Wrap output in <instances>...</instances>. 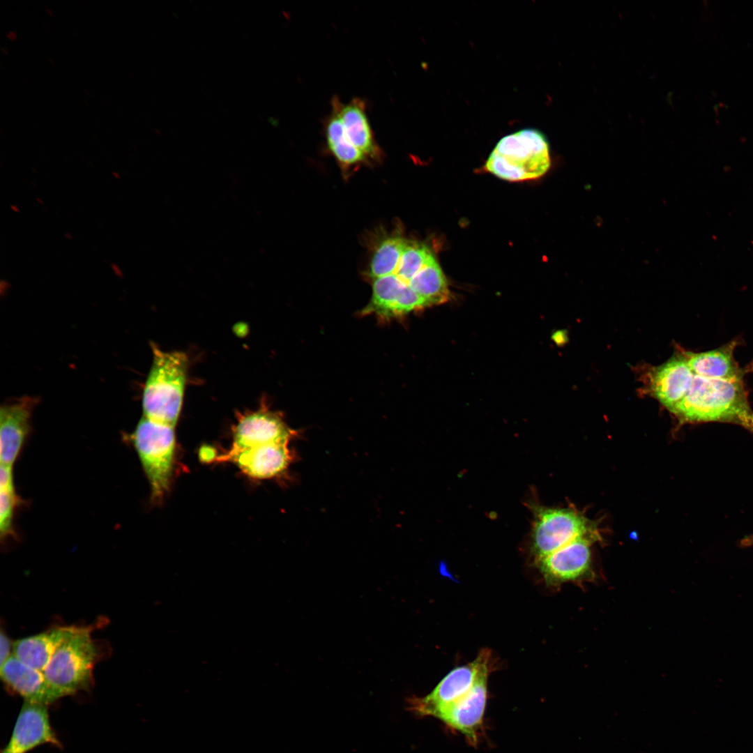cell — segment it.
Masks as SVG:
<instances>
[{
    "mask_svg": "<svg viewBox=\"0 0 753 753\" xmlns=\"http://www.w3.org/2000/svg\"><path fill=\"white\" fill-rule=\"evenodd\" d=\"M295 434L280 414L263 402L257 409L240 416L233 430L231 447L215 459L234 463L252 478H271L284 469L289 458L288 444Z\"/></svg>",
    "mask_w": 753,
    "mask_h": 753,
    "instance_id": "6da1fadb",
    "label": "cell"
},
{
    "mask_svg": "<svg viewBox=\"0 0 753 753\" xmlns=\"http://www.w3.org/2000/svg\"><path fill=\"white\" fill-rule=\"evenodd\" d=\"M670 411L683 423H727L753 432V410L743 378L716 379L694 374L687 395Z\"/></svg>",
    "mask_w": 753,
    "mask_h": 753,
    "instance_id": "7a4b0ae2",
    "label": "cell"
},
{
    "mask_svg": "<svg viewBox=\"0 0 753 753\" xmlns=\"http://www.w3.org/2000/svg\"><path fill=\"white\" fill-rule=\"evenodd\" d=\"M153 360L142 395L144 416L176 426L183 406L189 359L152 344Z\"/></svg>",
    "mask_w": 753,
    "mask_h": 753,
    "instance_id": "3957f363",
    "label": "cell"
},
{
    "mask_svg": "<svg viewBox=\"0 0 753 753\" xmlns=\"http://www.w3.org/2000/svg\"><path fill=\"white\" fill-rule=\"evenodd\" d=\"M551 166L549 146L538 130L526 128L503 137L489 155L486 169L499 178L517 181L542 176Z\"/></svg>",
    "mask_w": 753,
    "mask_h": 753,
    "instance_id": "277c9868",
    "label": "cell"
},
{
    "mask_svg": "<svg viewBox=\"0 0 753 753\" xmlns=\"http://www.w3.org/2000/svg\"><path fill=\"white\" fill-rule=\"evenodd\" d=\"M151 487L152 502L159 503L169 489L175 449V426L143 416L130 435Z\"/></svg>",
    "mask_w": 753,
    "mask_h": 753,
    "instance_id": "5b68a950",
    "label": "cell"
},
{
    "mask_svg": "<svg viewBox=\"0 0 753 753\" xmlns=\"http://www.w3.org/2000/svg\"><path fill=\"white\" fill-rule=\"evenodd\" d=\"M91 631L89 628L74 626L43 671L49 684L63 697L88 688L92 681L98 651Z\"/></svg>",
    "mask_w": 753,
    "mask_h": 753,
    "instance_id": "8992f818",
    "label": "cell"
},
{
    "mask_svg": "<svg viewBox=\"0 0 753 753\" xmlns=\"http://www.w3.org/2000/svg\"><path fill=\"white\" fill-rule=\"evenodd\" d=\"M594 526L584 516L568 508L535 509L532 551L536 561L581 537L598 538Z\"/></svg>",
    "mask_w": 753,
    "mask_h": 753,
    "instance_id": "52a82bcc",
    "label": "cell"
},
{
    "mask_svg": "<svg viewBox=\"0 0 753 753\" xmlns=\"http://www.w3.org/2000/svg\"><path fill=\"white\" fill-rule=\"evenodd\" d=\"M491 653L482 650L472 662L450 671L427 695L408 699V709L418 716L436 717L472 688L483 669L490 667Z\"/></svg>",
    "mask_w": 753,
    "mask_h": 753,
    "instance_id": "ba28073f",
    "label": "cell"
},
{
    "mask_svg": "<svg viewBox=\"0 0 753 753\" xmlns=\"http://www.w3.org/2000/svg\"><path fill=\"white\" fill-rule=\"evenodd\" d=\"M597 538L581 537L572 540L537 561L546 582L552 586L591 579V545Z\"/></svg>",
    "mask_w": 753,
    "mask_h": 753,
    "instance_id": "9c48e42d",
    "label": "cell"
},
{
    "mask_svg": "<svg viewBox=\"0 0 753 753\" xmlns=\"http://www.w3.org/2000/svg\"><path fill=\"white\" fill-rule=\"evenodd\" d=\"M489 670L490 667L483 669L469 692L436 717L473 745L479 742L482 733Z\"/></svg>",
    "mask_w": 753,
    "mask_h": 753,
    "instance_id": "30bf717a",
    "label": "cell"
},
{
    "mask_svg": "<svg viewBox=\"0 0 753 753\" xmlns=\"http://www.w3.org/2000/svg\"><path fill=\"white\" fill-rule=\"evenodd\" d=\"M43 744L61 747L51 727L47 705L24 700L11 737L1 753H26Z\"/></svg>",
    "mask_w": 753,
    "mask_h": 753,
    "instance_id": "8fae6325",
    "label": "cell"
},
{
    "mask_svg": "<svg viewBox=\"0 0 753 753\" xmlns=\"http://www.w3.org/2000/svg\"><path fill=\"white\" fill-rule=\"evenodd\" d=\"M36 400L23 397L1 406L0 409V462L13 466L30 430V420Z\"/></svg>",
    "mask_w": 753,
    "mask_h": 753,
    "instance_id": "7c38bea8",
    "label": "cell"
},
{
    "mask_svg": "<svg viewBox=\"0 0 753 753\" xmlns=\"http://www.w3.org/2000/svg\"><path fill=\"white\" fill-rule=\"evenodd\" d=\"M2 680L25 701L50 704L63 697L47 681L43 671L20 661L13 654L1 666Z\"/></svg>",
    "mask_w": 753,
    "mask_h": 753,
    "instance_id": "4fadbf2b",
    "label": "cell"
},
{
    "mask_svg": "<svg viewBox=\"0 0 753 753\" xmlns=\"http://www.w3.org/2000/svg\"><path fill=\"white\" fill-rule=\"evenodd\" d=\"M694 375L685 354L676 356L653 370L650 390L653 396L671 410L687 395Z\"/></svg>",
    "mask_w": 753,
    "mask_h": 753,
    "instance_id": "5bb4252c",
    "label": "cell"
},
{
    "mask_svg": "<svg viewBox=\"0 0 753 753\" xmlns=\"http://www.w3.org/2000/svg\"><path fill=\"white\" fill-rule=\"evenodd\" d=\"M339 112L346 135L351 144L366 158H380L381 151L369 122L365 101L360 98H353L347 104L340 101Z\"/></svg>",
    "mask_w": 753,
    "mask_h": 753,
    "instance_id": "9a60e30c",
    "label": "cell"
},
{
    "mask_svg": "<svg viewBox=\"0 0 753 753\" xmlns=\"http://www.w3.org/2000/svg\"><path fill=\"white\" fill-rule=\"evenodd\" d=\"M736 342L701 353L684 352L694 374L710 379L743 378L744 372L734 358Z\"/></svg>",
    "mask_w": 753,
    "mask_h": 753,
    "instance_id": "2e32d148",
    "label": "cell"
},
{
    "mask_svg": "<svg viewBox=\"0 0 753 753\" xmlns=\"http://www.w3.org/2000/svg\"><path fill=\"white\" fill-rule=\"evenodd\" d=\"M74 626H63L13 642V654L26 665L43 671L59 644Z\"/></svg>",
    "mask_w": 753,
    "mask_h": 753,
    "instance_id": "e0dca14e",
    "label": "cell"
},
{
    "mask_svg": "<svg viewBox=\"0 0 753 753\" xmlns=\"http://www.w3.org/2000/svg\"><path fill=\"white\" fill-rule=\"evenodd\" d=\"M340 99L333 96L331 112L324 124V133L329 150L335 158L344 166H351L367 158L348 139L340 116Z\"/></svg>",
    "mask_w": 753,
    "mask_h": 753,
    "instance_id": "ac0fdd59",
    "label": "cell"
},
{
    "mask_svg": "<svg viewBox=\"0 0 753 753\" xmlns=\"http://www.w3.org/2000/svg\"><path fill=\"white\" fill-rule=\"evenodd\" d=\"M409 287L425 301L427 307L444 303L450 298L446 278L435 257L413 277Z\"/></svg>",
    "mask_w": 753,
    "mask_h": 753,
    "instance_id": "d6986e66",
    "label": "cell"
},
{
    "mask_svg": "<svg viewBox=\"0 0 753 753\" xmlns=\"http://www.w3.org/2000/svg\"><path fill=\"white\" fill-rule=\"evenodd\" d=\"M406 239L392 235L383 239L376 248L370 260L368 275L374 280L393 272L397 266Z\"/></svg>",
    "mask_w": 753,
    "mask_h": 753,
    "instance_id": "ffe728a7",
    "label": "cell"
},
{
    "mask_svg": "<svg viewBox=\"0 0 753 753\" xmlns=\"http://www.w3.org/2000/svg\"><path fill=\"white\" fill-rule=\"evenodd\" d=\"M18 502L11 466L0 469V536L1 540L15 536L13 518Z\"/></svg>",
    "mask_w": 753,
    "mask_h": 753,
    "instance_id": "44dd1931",
    "label": "cell"
},
{
    "mask_svg": "<svg viewBox=\"0 0 753 753\" xmlns=\"http://www.w3.org/2000/svg\"><path fill=\"white\" fill-rule=\"evenodd\" d=\"M434 257L424 244L406 240L397 266L390 274L395 275L402 284L409 287L413 277Z\"/></svg>",
    "mask_w": 753,
    "mask_h": 753,
    "instance_id": "7402d4cb",
    "label": "cell"
},
{
    "mask_svg": "<svg viewBox=\"0 0 753 753\" xmlns=\"http://www.w3.org/2000/svg\"><path fill=\"white\" fill-rule=\"evenodd\" d=\"M13 643L8 635L1 630L0 634V664L1 666L13 655Z\"/></svg>",
    "mask_w": 753,
    "mask_h": 753,
    "instance_id": "603a6c76",
    "label": "cell"
},
{
    "mask_svg": "<svg viewBox=\"0 0 753 753\" xmlns=\"http://www.w3.org/2000/svg\"><path fill=\"white\" fill-rule=\"evenodd\" d=\"M742 545L744 546L753 545V535L745 538L742 541Z\"/></svg>",
    "mask_w": 753,
    "mask_h": 753,
    "instance_id": "cb8c5ba5",
    "label": "cell"
},
{
    "mask_svg": "<svg viewBox=\"0 0 753 753\" xmlns=\"http://www.w3.org/2000/svg\"><path fill=\"white\" fill-rule=\"evenodd\" d=\"M10 208H11L12 211H13L15 213H19L20 212V209H19V208H18V206L17 205H10Z\"/></svg>",
    "mask_w": 753,
    "mask_h": 753,
    "instance_id": "d4e9b609",
    "label": "cell"
},
{
    "mask_svg": "<svg viewBox=\"0 0 753 753\" xmlns=\"http://www.w3.org/2000/svg\"><path fill=\"white\" fill-rule=\"evenodd\" d=\"M64 236H65V237H66V238H67L68 239H72V238H73V235H72V234H71V233H69V232H66V233L64 234Z\"/></svg>",
    "mask_w": 753,
    "mask_h": 753,
    "instance_id": "484cf974",
    "label": "cell"
},
{
    "mask_svg": "<svg viewBox=\"0 0 753 753\" xmlns=\"http://www.w3.org/2000/svg\"><path fill=\"white\" fill-rule=\"evenodd\" d=\"M112 175H113V176H114V177H115L116 178H118V179H119V178H120V177H121L120 174H119L118 172H113V173H112Z\"/></svg>",
    "mask_w": 753,
    "mask_h": 753,
    "instance_id": "4316f807",
    "label": "cell"
}]
</instances>
